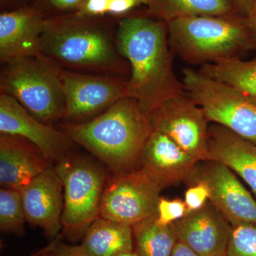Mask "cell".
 Returning a JSON list of instances; mask_svg holds the SVG:
<instances>
[{"label":"cell","instance_id":"1","mask_svg":"<svg viewBox=\"0 0 256 256\" xmlns=\"http://www.w3.org/2000/svg\"><path fill=\"white\" fill-rule=\"evenodd\" d=\"M118 48L130 74L128 97L138 101L146 116L163 101L184 92L173 70L168 24L146 14L128 15L118 22Z\"/></svg>","mask_w":256,"mask_h":256},{"label":"cell","instance_id":"2","mask_svg":"<svg viewBox=\"0 0 256 256\" xmlns=\"http://www.w3.org/2000/svg\"><path fill=\"white\" fill-rule=\"evenodd\" d=\"M118 22L76 13L45 20L40 55L74 72L128 78L129 64L116 40Z\"/></svg>","mask_w":256,"mask_h":256},{"label":"cell","instance_id":"3","mask_svg":"<svg viewBox=\"0 0 256 256\" xmlns=\"http://www.w3.org/2000/svg\"><path fill=\"white\" fill-rule=\"evenodd\" d=\"M62 130L114 174L139 168L141 153L152 130L136 99H120L88 122L64 124Z\"/></svg>","mask_w":256,"mask_h":256},{"label":"cell","instance_id":"4","mask_svg":"<svg viewBox=\"0 0 256 256\" xmlns=\"http://www.w3.org/2000/svg\"><path fill=\"white\" fill-rule=\"evenodd\" d=\"M168 30L172 52L188 64H214L256 50L247 18L238 13L180 18Z\"/></svg>","mask_w":256,"mask_h":256},{"label":"cell","instance_id":"5","mask_svg":"<svg viewBox=\"0 0 256 256\" xmlns=\"http://www.w3.org/2000/svg\"><path fill=\"white\" fill-rule=\"evenodd\" d=\"M0 94L13 98L44 124L64 120L66 102L62 86L42 55L1 64Z\"/></svg>","mask_w":256,"mask_h":256},{"label":"cell","instance_id":"6","mask_svg":"<svg viewBox=\"0 0 256 256\" xmlns=\"http://www.w3.org/2000/svg\"><path fill=\"white\" fill-rule=\"evenodd\" d=\"M54 166L64 188L62 229L69 240L76 242L99 216L105 174L90 160L72 154Z\"/></svg>","mask_w":256,"mask_h":256},{"label":"cell","instance_id":"7","mask_svg":"<svg viewBox=\"0 0 256 256\" xmlns=\"http://www.w3.org/2000/svg\"><path fill=\"white\" fill-rule=\"evenodd\" d=\"M184 92L208 122L220 124L256 144V100L226 82L191 68L183 69Z\"/></svg>","mask_w":256,"mask_h":256},{"label":"cell","instance_id":"8","mask_svg":"<svg viewBox=\"0 0 256 256\" xmlns=\"http://www.w3.org/2000/svg\"><path fill=\"white\" fill-rule=\"evenodd\" d=\"M44 58L62 86L66 102L65 124L88 122L128 97V78L74 72Z\"/></svg>","mask_w":256,"mask_h":256},{"label":"cell","instance_id":"9","mask_svg":"<svg viewBox=\"0 0 256 256\" xmlns=\"http://www.w3.org/2000/svg\"><path fill=\"white\" fill-rule=\"evenodd\" d=\"M164 188L140 168L114 174L104 188L99 216L132 226L156 214Z\"/></svg>","mask_w":256,"mask_h":256},{"label":"cell","instance_id":"10","mask_svg":"<svg viewBox=\"0 0 256 256\" xmlns=\"http://www.w3.org/2000/svg\"><path fill=\"white\" fill-rule=\"evenodd\" d=\"M146 117L152 130L169 137L198 162L206 161L208 121L186 92L163 101Z\"/></svg>","mask_w":256,"mask_h":256},{"label":"cell","instance_id":"11","mask_svg":"<svg viewBox=\"0 0 256 256\" xmlns=\"http://www.w3.org/2000/svg\"><path fill=\"white\" fill-rule=\"evenodd\" d=\"M198 162L188 180L204 182L210 190V201L232 226L256 223V200L228 166L214 161Z\"/></svg>","mask_w":256,"mask_h":256},{"label":"cell","instance_id":"12","mask_svg":"<svg viewBox=\"0 0 256 256\" xmlns=\"http://www.w3.org/2000/svg\"><path fill=\"white\" fill-rule=\"evenodd\" d=\"M0 132L30 141L52 162L70 154L74 144L62 130L44 124L13 98L3 94H0Z\"/></svg>","mask_w":256,"mask_h":256},{"label":"cell","instance_id":"13","mask_svg":"<svg viewBox=\"0 0 256 256\" xmlns=\"http://www.w3.org/2000/svg\"><path fill=\"white\" fill-rule=\"evenodd\" d=\"M178 242L198 256H226L232 226L210 201L174 223Z\"/></svg>","mask_w":256,"mask_h":256},{"label":"cell","instance_id":"14","mask_svg":"<svg viewBox=\"0 0 256 256\" xmlns=\"http://www.w3.org/2000/svg\"><path fill=\"white\" fill-rule=\"evenodd\" d=\"M20 192L26 222L55 238L63 228L64 210L63 184L55 166L34 178Z\"/></svg>","mask_w":256,"mask_h":256},{"label":"cell","instance_id":"15","mask_svg":"<svg viewBox=\"0 0 256 256\" xmlns=\"http://www.w3.org/2000/svg\"><path fill=\"white\" fill-rule=\"evenodd\" d=\"M198 163L172 140L152 130L143 146L139 168L166 188L188 182Z\"/></svg>","mask_w":256,"mask_h":256},{"label":"cell","instance_id":"16","mask_svg":"<svg viewBox=\"0 0 256 256\" xmlns=\"http://www.w3.org/2000/svg\"><path fill=\"white\" fill-rule=\"evenodd\" d=\"M45 18L28 5L0 14V63L41 54Z\"/></svg>","mask_w":256,"mask_h":256},{"label":"cell","instance_id":"17","mask_svg":"<svg viewBox=\"0 0 256 256\" xmlns=\"http://www.w3.org/2000/svg\"><path fill=\"white\" fill-rule=\"evenodd\" d=\"M53 162L36 146L18 136H0V184L21 191Z\"/></svg>","mask_w":256,"mask_h":256},{"label":"cell","instance_id":"18","mask_svg":"<svg viewBox=\"0 0 256 256\" xmlns=\"http://www.w3.org/2000/svg\"><path fill=\"white\" fill-rule=\"evenodd\" d=\"M206 161L228 166L252 188L256 196V144L218 124L208 128Z\"/></svg>","mask_w":256,"mask_h":256},{"label":"cell","instance_id":"19","mask_svg":"<svg viewBox=\"0 0 256 256\" xmlns=\"http://www.w3.org/2000/svg\"><path fill=\"white\" fill-rule=\"evenodd\" d=\"M80 246L87 256H114L132 252V226L98 216L87 229Z\"/></svg>","mask_w":256,"mask_h":256},{"label":"cell","instance_id":"20","mask_svg":"<svg viewBox=\"0 0 256 256\" xmlns=\"http://www.w3.org/2000/svg\"><path fill=\"white\" fill-rule=\"evenodd\" d=\"M146 14L166 24L188 16L238 13L232 0H146Z\"/></svg>","mask_w":256,"mask_h":256},{"label":"cell","instance_id":"21","mask_svg":"<svg viewBox=\"0 0 256 256\" xmlns=\"http://www.w3.org/2000/svg\"><path fill=\"white\" fill-rule=\"evenodd\" d=\"M132 228L134 250L140 256H170L178 242L174 224L159 223L156 214Z\"/></svg>","mask_w":256,"mask_h":256},{"label":"cell","instance_id":"22","mask_svg":"<svg viewBox=\"0 0 256 256\" xmlns=\"http://www.w3.org/2000/svg\"><path fill=\"white\" fill-rule=\"evenodd\" d=\"M200 72L226 82L256 100V58L250 60L232 58L204 64Z\"/></svg>","mask_w":256,"mask_h":256},{"label":"cell","instance_id":"23","mask_svg":"<svg viewBox=\"0 0 256 256\" xmlns=\"http://www.w3.org/2000/svg\"><path fill=\"white\" fill-rule=\"evenodd\" d=\"M26 216L21 192L12 188L0 190V229L3 233L21 236L24 234Z\"/></svg>","mask_w":256,"mask_h":256},{"label":"cell","instance_id":"24","mask_svg":"<svg viewBox=\"0 0 256 256\" xmlns=\"http://www.w3.org/2000/svg\"><path fill=\"white\" fill-rule=\"evenodd\" d=\"M226 256H256V222L232 226Z\"/></svg>","mask_w":256,"mask_h":256},{"label":"cell","instance_id":"25","mask_svg":"<svg viewBox=\"0 0 256 256\" xmlns=\"http://www.w3.org/2000/svg\"><path fill=\"white\" fill-rule=\"evenodd\" d=\"M84 0H28L31 6L45 20L58 18L76 12Z\"/></svg>","mask_w":256,"mask_h":256},{"label":"cell","instance_id":"26","mask_svg":"<svg viewBox=\"0 0 256 256\" xmlns=\"http://www.w3.org/2000/svg\"><path fill=\"white\" fill-rule=\"evenodd\" d=\"M188 213L184 200L182 198L168 200L160 197L156 210L158 222L164 225L174 224Z\"/></svg>","mask_w":256,"mask_h":256},{"label":"cell","instance_id":"27","mask_svg":"<svg viewBox=\"0 0 256 256\" xmlns=\"http://www.w3.org/2000/svg\"><path fill=\"white\" fill-rule=\"evenodd\" d=\"M185 192L184 202L188 212L200 210L210 201V190L204 182L197 180Z\"/></svg>","mask_w":256,"mask_h":256},{"label":"cell","instance_id":"28","mask_svg":"<svg viewBox=\"0 0 256 256\" xmlns=\"http://www.w3.org/2000/svg\"><path fill=\"white\" fill-rule=\"evenodd\" d=\"M112 0H84L76 14L89 18L108 16Z\"/></svg>","mask_w":256,"mask_h":256},{"label":"cell","instance_id":"29","mask_svg":"<svg viewBox=\"0 0 256 256\" xmlns=\"http://www.w3.org/2000/svg\"><path fill=\"white\" fill-rule=\"evenodd\" d=\"M146 0H112L108 16L119 20L130 14L141 5L146 6Z\"/></svg>","mask_w":256,"mask_h":256},{"label":"cell","instance_id":"30","mask_svg":"<svg viewBox=\"0 0 256 256\" xmlns=\"http://www.w3.org/2000/svg\"><path fill=\"white\" fill-rule=\"evenodd\" d=\"M55 256H87L80 246L60 244L55 249Z\"/></svg>","mask_w":256,"mask_h":256},{"label":"cell","instance_id":"31","mask_svg":"<svg viewBox=\"0 0 256 256\" xmlns=\"http://www.w3.org/2000/svg\"><path fill=\"white\" fill-rule=\"evenodd\" d=\"M256 0H232L239 14L246 18Z\"/></svg>","mask_w":256,"mask_h":256},{"label":"cell","instance_id":"32","mask_svg":"<svg viewBox=\"0 0 256 256\" xmlns=\"http://www.w3.org/2000/svg\"><path fill=\"white\" fill-rule=\"evenodd\" d=\"M170 256H198L183 242H178Z\"/></svg>","mask_w":256,"mask_h":256},{"label":"cell","instance_id":"33","mask_svg":"<svg viewBox=\"0 0 256 256\" xmlns=\"http://www.w3.org/2000/svg\"><path fill=\"white\" fill-rule=\"evenodd\" d=\"M28 0H0L1 12L9 11L26 5Z\"/></svg>","mask_w":256,"mask_h":256},{"label":"cell","instance_id":"34","mask_svg":"<svg viewBox=\"0 0 256 256\" xmlns=\"http://www.w3.org/2000/svg\"><path fill=\"white\" fill-rule=\"evenodd\" d=\"M246 18L249 28L252 30V35H254L256 42V0L252 5L250 12L247 15Z\"/></svg>","mask_w":256,"mask_h":256},{"label":"cell","instance_id":"35","mask_svg":"<svg viewBox=\"0 0 256 256\" xmlns=\"http://www.w3.org/2000/svg\"><path fill=\"white\" fill-rule=\"evenodd\" d=\"M57 240H56L55 242L50 244V246H48V249L42 254L41 256H55V249L56 248L57 245Z\"/></svg>","mask_w":256,"mask_h":256},{"label":"cell","instance_id":"36","mask_svg":"<svg viewBox=\"0 0 256 256\" xmlns=\"http://www.w3.org/2000/svg\"><path fill=\"white\" fill-rule=\"evenodd\" d=\"M114 256H140L137 252L132 250V252H121Z\"/></svg>","mask_w":256,"mask_h":256},{"label":"cell","instance_id":"37","mask_svg":"<svg viewBox=\"0 0 256 256\" xmlns=\"http://www.w3.org/2000/svg\"><path fill=\"white\" fill-rule=\"evenodd\" d=\"M48 246L46 248L43 249V250H40V252H36V254H33V255H32L31 256H41L42 254H43V252H46L47 249H48Z\"/></svg>","mask_w":256,"mask_h":256}]
</instances>
